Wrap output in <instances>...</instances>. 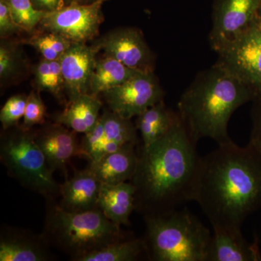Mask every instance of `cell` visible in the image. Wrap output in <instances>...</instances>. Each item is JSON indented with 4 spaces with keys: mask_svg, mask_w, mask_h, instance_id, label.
<instances>
[{
    "mask_svg": "<svg viewBox=\"0 0 261 261\" xmlns=\"http://www.w3.org/2000/svg\"><path fill=\"white\" fill-rule=\"evenodd\" d=\"M194 201L213 228H242L261 208V152L232 141L201 158Z\"/></svg>",
    "mask_w": 261,
    "mask_h": 261,
    "instance_id": "obj_1",
    "label": "cell"
},
{
    "mask_svg": "<svg viewBox=\"0 0 261 261\" xmlns=\"http://www.w3.org/2000/svg\"><path fill=\"white\" fill-rule=\"evenodd\" d=\"M197 144L180 118L162 138L139 147L130 182L136 188V209L144 218L168 214L194 201L202 158Z\"/></svg>",
    "mask_w": 261,
    "mask_h": 261,
    "instance_id": "obj_2",
    "label": "cell"
},
{
    "mask_svg": "<svg viewBox=\"0 0 261 261\" xmlns=\"http://www.w3.org/2000/svg\"><path fill=\"white\" fill-rule=\"evenodd\" d=\"M254 99L245 84L215 63L199 72L181 94L177 113L196 143L209 138L225 145L232 142L228 125L233 113Z\"/></svg>",
    "mask_w": 261,
    "mask_h": 261,
    "instance_id": "obj_3",
    "label": "cell"
},
{
    "mask_svg": "<svg viewBox=\"0 0 261 261\" xmlns=\"http://www.w3.org/2000/svg\"><path fill=\"white\" fill-rule=\"evenodd\" d=\"M147 256L154 261H206L210 230L187 209L144 218Z\"/></svg>",
    "mask_w": 261,
    "mask_h": 261,
    "instance_id": "obj_4",
    "label": "cell"
},
{
    "mask_svg": "<svg viewBox=\"0 0 261 261\" xmlns=\"http://www.w3.org/2000/svg\"><path fill=\"white\" fill-rule=\"evenodd\" d=\"M124 239L121 226L108 219L99 209L67 212L58 204L49 207L42 235L44 243L77 261Z\"/></svg>",
    "mask_w": 261,
    "mask_h": 261,
    "instance_id": "obj_5",
    "label": "cell"
},
{
    "mask_svg": "<svg viewBox=\"0 0 261 261\" xmlns=\"http://www.w3.org/2000/svg\"><path fill=\"white\" fill-rule=\"evenodd\" d=\"M0 160L8 174L27 189L49 199L60 195L61 185L29 130L20 127L2 137Z\"/></svg>",
    "mask_w": 261,
    "mask_h": 261,
    "instance_id": "obj_6",
    "label": "cell"
},
{
    "mask_svg": "<svg viewBox=\"0 0 261 261\" xmlns=\"http://www.w3.org/2000/svg\"><path fill=\"white\" fill-rule=\"evenodd\" d=\"M216 64L227 70L261 98V23L255 20L238 37L216 51Z\"/></svg>",
    "mask_w": 261,
    "mask_h": 261,
    "instance_id": "obj_7",
    "label": "cell"
},
{
    "mask_svg": "<svg viewBox=\"0 0 261 261\" xmlns=\"http://www.w3.org/2000/svg\"><path fill=\"white\" fill-rule=\"evenodd\" d=\"M105 1L97 0L91 4L73 3L63 9L47 13L39 25L72 44H86L98 35L104 19L102 6Z\"/></svg>",
    "mask_w": 261,
    "mask_h": 261,
    "instance_id": "obj_8",
    "label": "cell"
},
{
    "mask_svg": "<svg viewBox=\"0 0 261 261\" xmlns=\"http://www.w3.org/2000/svg\"><path fill=\"white\" fill-rule=\"evenodd\" d=\"M102 94L110 111L132 119L163 100L165 92L154 72H140Z\"/></svg>",
    "mask_w": 261,
    "mask_h": 261,
    "instance_id": "obj_9",
    "label": "cell"
},
{
    "mask_svg": "<svg viewBox=\"0 0 261 261\" xmlns=\"http://www.w3.org/2000/svg\"><path fill=\"white\" fill-rule=\"evenodd\" d=\"M123 65L140 72H154L155 56L138 29L125 27L113 30L92 46Z\"/></svg>",
    "mask_w": 261,
    "mask_h": 261,
    "instance_id": "obj_10",
    "label": "cell"
},
{
    "mask_svg": "<svg viewBox=\"0 0 261 261\" xmlns=\"http://www.w3.org/2000/svg\"><path fill=\"white\" fill-rule=\"evenodd\" d=\"M261 0H215L211 47L219 51L249 27L257 18Z\"/></svg>",
    "mask_w": 261,
    "mask_h": 261,
    "instance_id": "obj_11",
    "label": "cell"
},
{
    "mask_svg": "<svg viewBox=\"0 0 261 261\" xmlns=\"http://www.w3.org/2000/svg\"><path fill=\"white\" fill-rule=\"evenodd\" d=\"M97 51L86 44H72L61 59L65 92L69 102L84 94H89L91 80L95 68Z\"/></svg>",
    "mask_w": 261,
    "mask_h": 261,
    "instance_id": "obj_12",
    "label": "cell"
},
{
    "mask_svg": "<svg viewBox=\"0 0 261 261\" xmlns=\"http://www.w3.org/2000/svg\"><path fill=\"white\" fill-rule=\"evenodd\" d=\"M34 138L53 173L61 171L66 173L70 160L75 155L80 156L76 132L60 123L44 127L34 134Z\"/></svg>",
    "mask_w": 261,
    "mask_h": 261,
    "instance_id": "obj_13",
    "label": "cell"
},
{
    "mask_svg": "<svg viewBox=\"0 0 261 261\" xmlns=\"http://www.w3.org/2000/svg\"><path fill=\"white\" fill-rule=\"evenodd\" d=\"M241 228H213L206 261L261 260L258 240L249 243Z\"/></svg>",
    "mask_w": 261,
    "mask_h": 261,
    "instance_id": "obj_14",
    "label": "cell"
},
{
    "mask_svg": "<svg viewBox=\"0 0 261 261\" xmlns=\"http://www.w3.org/2000/svg\"><path fill=\"white\" fill-rule=\"evenodd\" d=\"M102 183L88 168L76 171L61 185V200L58 205L67 212H84L97 208Z\"/></svg>",
    "mask_w": 261,
    "mask_h": 261,
    "instance_id": "obj_15",
    "label": "cell"
},
{
    "mask_svg": "<svg viewBox=\"0 0 261 261\" xmlns=\"http://www.w3.org/2000/svg\"><path fill=\"white\" fill-rule=\"evenodd\" d=\"M129 144L89 163L88 169L102 184L118 185L130 181L138 164V147Z\"/></svg>",
    "mask_w": 261,
    "mask_h": 261,
    "instance_id": "obj_16",
    "label": "cell"
},
{
    "mask_svg": "<svg viewBox=\"0 0 261 261\" xmlns=\"http://www.w3.org/2000/svg\"><path fill=\"white\" fill-rule=\"evenodd\" d=\"M97 208L118 226H128L130 214L136 209L135 185L130 181L118 185L102 184Z\"/></svg>",
    "mask_w": 261,
    "mask_h": 261,
    "instance_id": "obj_17",
    "label": "cell"
},
{
    "mask_svg": "<svg viewBox=\"0 0 261 261\" xmlns=\"http://www.w3.org/2000/svg\"><path fill=\"white\" fill-rule=\"evenodd\" d=\"M102 102L97 96L84 94L68 102V106L55 118L56 123L76 133L89 132L99 119Z\"/></svg>",
    "mask_w": 261,
    "mask_h": 261,
    "instance_id": "obj_18",
    "label": "cell"
},
{
    "mask_svg": "<svg viewBox=\"0 0 261 261\" xmlns=\"http://www.w3.org/2000/svg\"><path fill=\"white\" fill-rule=\"evenodd\" d=\"M136 127L140 132L143 147H148L164 137L180 119L177 112L162 100L137 117Z\"/></svg>",
    "mask_w": 261,
    "mask_h": 261,
    "instance_id": "obj_19",
    "label": "cell"
},
{
    "mask_svg": "<svg viewBox=\"0 0 261 261\" xmlns=\"http://www.w3.org/2000/svg\"><path fill=\"white\" fill-rule=\"evenodd\" d=\"M140 72L128 68L111 57L103 56L96 62L89 94L97 97L125 83Z\"/></svg>",
    "mask_w": 261,
    "mask_h": 261,
    "instance_id": "obj_20",
    "label": "cell"
},
{
    "mask_svg": "<svg viewBox=\"0 0 261 261\" xmlns=\"http://www.w3.org/2000/svg\"><path fill=\"white\" fill-rule=\"evenodd\" d=\"M49 255L40 242L25 235H2L0 261H44Z\"/></svg>",
    "mask_w": 261,
    "mask_h": 261,
    "instance_id": "obj_21",
    "label": "cell"
},
{
    "mask_svg": "<svg viewBox=\"0 0 261 261\" xmlns=\"http://www.w3.org/2000/svg\"><path fill=\"white\" fill-rule=\"evenodd\" d=\"M143 255H147L143 239H124L88 254L80 261H134Z\"/></svg>",
    "mask_w": 261,
    "mask_h": 261,
    "instance_id": "obj_22",
    "label": "cell"
},
{
    "mask_svg": "<svg viewBox=\"0 0 261 261\" xmlns=\"http://www.w3.org/2000/svg\"><path fill=\"white\" fill-rule=\"evenodd\" d=\"M104 123V142H113L120 147L129 144L140 143L137 128L132 122L111 111H105L102 114Z\"/></svg>",
    "mask_w": 261,
    "mask_h": 261,
    "instance_id": "obj_23",
    "label": "cell"
},
{
    "mask_svg": "<svg viewBox=\"0 0 261 261\" xmlns=\"http://www.w3.org/2000/svg\"><path fill=\"white\" fill-rule=\"evenodd\" d=\"M34 76L38 90L49 92L58 99L63 98L65 83L60 61L43 59L35 67Z\"/></svg>",
    "mask_w": 261,
    "mask_h": 261,
    "instance_id": "obj_24",
    "label": "cell"
},
{
    "mask_svg": "<svg viewBox=\"0 0 261 261\" xmlns=\"http://www.w3.org/2000/svg\"><path fill=\"white\" fill-rule=\"evenodd\" d=\"M21 49L15 42L2 39L0 44V80L6 83L18 78L27 68Z\"/></svg>",
    "mask_w": 261,
    "mask_h": 261,
    "instance_id": "obj_25",
    "label": "cell"
},
{
    "mask_svg": "<svg viewBox=\"0 0 261 261\" xmlns=\"http://www.w3.org/2000/svg\"><path fill=\"white\" fill-rule=\"evenodd\" d=\"M25 44L37 49L43 59L53 61H59L65 51L69 49L72 43L58 34L47 32L34 36L25 41Z\"/></svg>",
    "mask_w": 261,
    "mask_h": 261,
    "instance_id": "obj_26",
    "label": "cell"
},
{
    "mask_svg": "<svg viewBox=\"0 0 261 261\" xmlns=\"http://www.w3.org/2000/svg\"><path fill=\"white\" fill-rule=\"evenodd\" d=\"M12 16L24 32H32L47 13L34 8L31 0H5Z\"/></svg>",
    "mask_w": 261,
    "mask_h": 261,
    "instance_id": "obj_27",
    "label": "cell"
},
{
    "mask_svg": "<svg viewBox=\"0 0 261 261\" xmlns=\"http://www.w3.org/2000/svg\"><path fill=\"white\" fill-rule=\"evenodd\" d=\"M27 97L23 94H18L10 97L0 111V121L4 130L10 129L18 124L23 118L27 107Z\"/></svg>",
    "mask_w": 261,
    "mask_h": 261,
    "instance_id": "obj_28",
    "label": "cell"
},
{
    "mask_svg": "<svg viewBox=\"0 0 261 261\" xmlns=\"http://www.w3.org/2000/svg\"><path fill=\"white\" fill-rule=\"evenodd\" d=\"M104 140V123L101 115L95 126L87 133L84 134V137L80 142V156L87 158L89 162L94 161Z\"/></svg>",
    "mask_w": 261,
    "mask_h": 261,
    "instance_id": "obj_29",
    "label": "cell"
},
{
    "mask_svg": "<svg viewBox=\"0 0 261 261\" xmlns=\"http://www.w3.org/2000/svg\"><path fill=\"white\" fill-rule=\"evenodd\" d=\"M46 108L42 99L37 92H31L27 97V107L21 128L30 130L36 125L43 124L45 119Z\"/></svg>",
    "mask_w": 261,
    "mask_h": 261,
    "instance_id": "obj_30",
    "label": "cell"
},
{
    "mask_svg": "<svg viewBox=\"0 0 261 261\" xmlns=\"http://www.w3.org/2000/svg\"><path fill=\"white\" fill-rule=\"evenodd\" d=\"M21 32L24 31L15 23L5 0H0V37L1 39H8L11 36Z\"/></svg>",
    "mask_w": 261,
    "mask_h": 261,
    "instance_id": "obj_31",
    "label": "cell"
},
{
    "mask_svg": "<svg viewBox=\"0 0 261 261\" xmlns=\"http://www.w3.org/2000/svg\"><path fill=\"white\" fill-rule=\"evenodd\" d=\"M252 102V130L248 145L261 152V98Z\"/></svg>",
    "mask_w": 261,
    "mask_h": 261,
    "instance_id": "obj_32",
    "label": "cell"
},
{
    "mask_svg": "<svg viewBox=\"0 0 261 261\" xmlns=\"http://www.w3.org/2000/svg\"><path fill=\"white\" fill-rule=\"evenodd\" d=\"M34 8L46 13L63 9L68 5L78 3L77 0H31Z\"/></svg>",
    "mask_w": 261,
    "mask_h": 261,
    "instance_id": "obj_33",
    "label": "cell"
},
{
    "mask_svg": "<svg viewBox=\"0 0 261 261\" xmlns=\"http://www.w3.org/2000/svg\"><path fill=\"white\" fill-rule=\"evenodd\" d=\"M97 1V0H77L78 3H80V4H91V3H94Z\"/></svg>",
    "mask_w": 261,
    "mask_h": 261,
    "instance_id": "obj_34",
    "label": "cell"
},
{
    "mask_svg": "<svg viewBox=\"0 0 261 261\" xmlns=\"http://www.w3.org/2000/svg\"><path fill=\"white\" fill-rule=\"evenodd\" d=\"M257 18H258V20H260L261 23V4L260 8H259L258 12H257Z\"/></svg>",
    "mask_w": 261,
    "mask_h": 261,
    "instance_id": "obj_35",
    "label": "cell"
}]
</instances>
